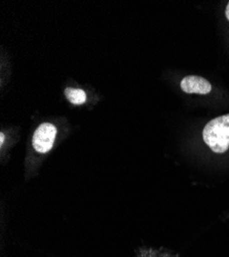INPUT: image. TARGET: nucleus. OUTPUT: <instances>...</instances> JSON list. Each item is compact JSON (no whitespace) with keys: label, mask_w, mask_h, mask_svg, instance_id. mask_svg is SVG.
I'll return each mask as SVG.
<instances>
[{"label":"nucleus","mask_w":229,"mask_h":257,"mask_svg":"<svg viewBox=\"0 0 229 257\" xmlns=\"http://www.w3.org/2000/svg\"><path fill=\"white\" fill-rule=\"evenodd\" d=\"M202 138L212 152L224 154L229 148V114L213 118L205 124Z\"/></svg>","instance_id":"nucleus-1"},{"label":"nucleus","mask_w":229,"mask_h":257,"mask_svg":"<svg viewBox=\"0 0 229 257\" xmlns=\"http://www.w3.org/2000/svg\"><path fill=\"white\" fill-rule=\"evenodd\" d=\"M57 135V127L50 122L41 123L34 132L32 145L36 152L47 154L54 146Z\"/></svg>","instance_id":"nucleus-2"},{"label":"nucleus","mask_w":229,"mask_h":257,"mask_svg":"<svg viewBox=\"0 0 229 257\" xmlns=\"http://www.w3.org/2000/svg\"><path fill=\"white\" fill-rule=\"evenodd\" d=\"M180 87L186 94H199L206 95L212 91L211 83L203 77L196 75H189L182 79Z\"/></svg>","instance_id":"nucleus-3"},{"label":"nucleus","mask_w":229,"mask_h":257,"mask_svg":"<svg viewBox=\"0 0 229 257\" xmlns=\"http://www.w3.org/2000/svg\"><path fill=\"white\" fill-rule=\"evenodd\" d=\"M65 97L74 105H81L87 101V94L81 89L67 88L64 92Z\"/></svg>","instance_id":"nucleus-4"},{"label":"nucleus","mask_w":229,"mask_h":257,"mask_svg":"<svg viewBox=\"0 0 229 257\" xmlns=\"http://www.w3.org/2000/svg\"><path fill=\"white\" fill-rule=\"evenodd\" d=\"M225 16H226L227 20L229 21V3H228V5H227V7H226V11H225Z\"/></svg>","instance_id":"nucleus-5"},{"label":"nucleus","mask_w":229,"mask_h":257,"mask_svg":"<svg viewBox=\"0 0 229 257\" xmlns=\"http://www.w3.org/2000/svg\"><path fill=\"white\" fill-rule=\"evenodd\" d=\"M4 142H5V134L2 133V134H0V144L3 145Z\"/></svg>","instance_id":"nucleus-6"}]
</instances>
